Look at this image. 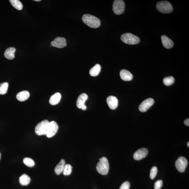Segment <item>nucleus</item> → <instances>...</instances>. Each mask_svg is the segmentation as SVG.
Masks as SVG:
<instances>
[{
	"mask_svg": "<svg viewBox=\"0 0 189 189\" xmlns=\"http://www.w3.org/2000/svg\"><path fill=\"white\" fill-rule=\"evenodd\" d=\"M156 8L161 13H169L173 10V7L169 1H162L159 2L157 4Z\"/></svg>",
	"mask_w": 189,
	"mask_h": 189,
	"instance_id": "obj_5",
	"label": "nucleus"
},
{
	"mask_svg": "<svg viewBox=\"0 0 189 189\" xmlns=\"http://www.w3.org/2000/svg\"><path fill=\"white\" fill-rule=\"evenodd\" d=\"M122 41L127 44L135 45L139 43L140 38L138 36L130 33H125L120 37Z\"/></svg>",
	"mask_w": 189,
	"mask_h": 189,
	"instance_id": "obj_3",
	"label": "nucleus"
},
{
	"mask_svg": "<svg viewBox=\"0 0 189 189\" xmlns=\"http://www.w3.org/2000/svg\"><path fill=\"white\" fill-rule=\"evenodd\" d=\"M154 102L155 101L152 98H148L145 100L140 105L139 111L142 112H146L153 104Z\"/></svg>",
	"mask_w": 189,
	"mask_h": 189,
	"instance_id": "obj_9",
	"label": "nucleus"
},
{
	"mask_svg": "<svg viewBox=\"0 0 189 189\" xmlns=\"http://www.w3.org/2000/svg\"><path fill=\"white\" fill-rule=\"evenodd\" d=\"M99 162L96 166V169L99 174L103 175L108 174L109 169V164L106 158L103 157L99 159Z\"/></svg>",
	"mask_w": 189,
	"mask_h": 189,
	"instance_id": "obj_2",
	"label": "nucleus"
},
{
	"mask_svg": "<svg viewBox=\"0 0 189 189\" xmlns=\"http://www.w3.org/2000/svg\"><path fill=\"white\" fill-rule=\"evenodd\" d=\"M52 46L58 48H63L66 46V40L63 37H57L51 43Z\"/></svg>",
	"mask_w": 189,
	"mask_h": 189,
	"instance_id": "obj_10",
	"label": "nucleus"
},
{
	"mask_svg": "<svg viewBox=\"0 0 189 189\" xmlns=\"http://www.w3.org/2000/svg\"><path fill=\"white\" fill-rule=\"evenodd\" d=\"M34 1H41V0H34Z\"/></svg>",
	"mask_w": 189,
	"mask_h": 189,
	"instance_id": "obj_32",
	"label": "nucleus"
},
{
	"mask_svg": "<svg viewBox=\"0 0 189 189\" xmlns=\"http://www.w3.org/2000/svg\"><path fill=\"white\" fill-rule=\"evenodd\" d=\"M158 172V169L156 166H153L150 169V177L152 179H154L156 176Z\"/></svg>",
	"mask_w": 189,
	"mask_h": 189,
	"instance_id": "obj_27",
	"label": "nucleus"
},
{
	"mask_svg": "<svg viewBox=\"0 0 189 189\" xmlns=\"http://www.w3.org/2000/svg\"><path fill=\"white\" fill-rule=\"evenodd\" d=\"M82 20L84 23L91 28H97L101 25V21L99 18L89 14L83 15Z\"/></svg>",
	"mask_w": 189,
	"mask_h": 189,
	"instance_id": "obj_1",
	"label": "nucleus"
},
{
	"mask_svg": "<svg viewBox=\"0 0 189 189\" xmlns=\"http://www.w3.org/2000/svg\"><path fill=\"white\" fill-rule=\"evenodd\" d=\"M49 123L50 122L46 120L42 121L37 124L35 129L36 134L38 136L46 135Z\"/></svg>",
	"mask_w": 189,
	"mask_h": 189,
	"instance_id": "obj_4",
	"label": "nucleus"
},
{
	"mask_svg": "<svg viewBox=\"0 0 189 189\" xmlns=\"http://www.w3.org/2000/svg\"><path fill=\"white\" fill-rule=\"evenodd\" d=\"M188 164V162L185 157H180L176 161L175 165L176 169L180 172H183L185 170Z\"/></svg>",
	"mask_w": 189,
	"mask_h": 189,
	"instance_id": "obj_7",
	"label": "nucleus"
},
{
	"mask_svg": "<svg viewBox=\"0 0 189 189\" xmlns=\"http://www.w3.org/2000/svg\"><path fill=\"white\" fill-rule=\"evenodd\" d=\"M29 93L27 91H23L18 93L16 96L17 99L20 101L26 100L29 97Z\"/></svg>",
	"mask_w": 189,
	"mask_h": 189,
	"instance_id": "obj_18",
	"label": "nucleus"
},
{
	"mask_svg": "<svg viewBox=\"0 0 189 189\" xmlns=\"http://www.w3.org/2000/svg\"><path fill=\"white\" fill-rule=\"evenodd\" d=\"M161 39L162 45L166 48H171L174 45V43L172 40L167 36L163 35L161 37Z\"/></svg>",
	"mask_w": 189,
	"mask_h": 189,
	"instance_id": "obj_13",
	"label": "nucleus"
},
{
	"mask_svg": "<svg viewBox=\"0 0 189 189\" xmlns=\"http://www.w3.org/2000/svg\"><path fill=\"white\" fill-rule=\"evenodd\" d=\"M31 181V178L27 174H22L19 178V183L23 186H26Z\"/></svg>",
	"mask_w": 189,
	"mask_h": 189,
	"instance_id": "obj_21",
	"label": "nucleus"
},
{
	"mask_svg": "<svg viewBox=\"0 0 189 189\" xmlns=\"http://www.w3.org/2000/svg\"><path fill=\"white\" fill-rule=\"evenodd\" d=\"M107 103L109 107L112 110L115 109L118 106V99L114 96H108L106 99Z\"/></svg>",
	"mask_w": 189,
	"mask_h": 189,
	"instance_id": "obj_12",
	"label": "nucleus"
},
{
	"mask_svg": "<svg viewBox=\"0 0 189 189\" xmlns=\"http://www.w3.org/2000/svg\"><path fill=\"white\" fill-rule=\"evenodd\" d=\"M121 78L125 81H130L132 79L133 75L130 72L126 69H122L120 72Z\"/></svg>",
	"mask_w": 189,
	"mask_h": 189,
	"instance_id": "obj_14",
	"label": "nucleus"
},
{
	"mask_svg": "<svg viewBox=\"0 0 189 189\" xmlns=\"http://www.w3.org/2000/svg\"><path fill=\"white\" fill-rule=\"evenodd\" d=\"M65 161L64 159H62L60 160L59 164L56 166L54 171L56 174L59 175L63 172L65 165Z\"/></svg>",
	"mask_w": 189,
	"mask_h": 189,
	"instance_id": "obj_19",
	"label": "nucleus"
},
{
	"mask_svg": "<svg viewBox=\"0 0 189 189\" xmlns=\"http://www.w3.org/2000/svg\"><path fill=\"white\" fill-rule=\"evenodd\" d=\"M101 70L100 65L99 64H96L94 67L91 68L90 71H89V74L92 76H96L99 74Z\"/></svg>",
	"mask_w": 189,
	"mask_h": 189,
	"instance_id": "obj_20",
	"label": "nucleus"
},
{
	"mask_svg": "<svg viewBox=\"0 0 189 189\" xmlns=\"http://www.w3.org/2000/svg\"><path fill=\"white\" fill-rule=\"evenodd\" d=\"M10 2L14 8L18 10H22L23 5L21 2L19 0H10Z\"/></svg>",
	"mask_w": 189,
	"mask_h": 189,
	"instance_id": "obj_22",
	"label": "nucleus"
},
{
	"mask_svg": "<svg viewBox=\"0 0 189 189\" xmlns=\"http://www.w3.org/2000/svg\"><path fill=\"white\" fill-rule=\"evenodd\" d=\"M88 98V96L85 93L80 94L76 102L77 106L79 108H80L82 106L85 104V101Z\"/></svg>",
	"mask_w": 189,
	"mask_h": 189,
	"instance_id": "obj_16",
	"label": "nucleus"
},
{
	"mask_svg": "<svg viewBox=\"0 0 189 189\" xmlns=\"http://www.w3.org/2000/svg\"><path fill=\"white\" fill-rule=\"evenodd\" d=\"M59 127L55 121H52L49 123L46 135L48 138H51L57 133Z\"/></svg>",
	"mask_w": 189,
	"mask_h": 189,
	"instance_id": "obj_8",
	"label": "nucleus"
},
{
	"mask_svg": "<svg viewBox=\"0 0 189 189\" xmlns=\"http://www.w3.org/2000/svg\"><path fill=\"white\" fill-rule=\"evenodd\" d=\"M148 153V150L147 148H142L136 150L133 157L136 160H139L146 157Z\"/></svg>",
	"mask_w": 189,
	"mask_h": 189,
	"instance_id": "obj_11",
	"label": "nucleus"
},
{
	"mask_svg": "<svg viewBox=\"0 0 189 189\" xmlns=\"http://www.w3.org/2000/svg\"><path fill=\"white\" fill-rule=\"evenodd\" d=\"M187 146L188 147H189V142H188L187 143Z\"/></svg>",
	"mask_w": 189,
	"mask_h": 189,
	"instance_id": "obj_33",
	"label": "nucleus"
},
{
	"mask_svg": "<svg viewBox=\"0 0 189 189\" xmlns=\"http://www.w3.org/2000/svg\"><path fill=\"white\" fill-rule=\"evenodd\" d=\"M163 185V181L162 180H158L155 182L154 185L155 189H160Z\"/></svg>",
	"mask_w": 189,
	"mask_h": 189,
	"instance_id": "obj_28",
	"label": "nucleus"
},
{
	"mask_svg": "<svg viewBox=\"0 0 189 189\" xmlns=\"http://www.w3.org/2000/svg\"><path fill=\"white\" fill-rule=\"evenodd\" d=\"M72 167L71 164H65L62 172L64 176H68L71 174L72 172Z\"/></svg>",
	"mask_w": 189,
	"mask_h": 189,
	"instance_id": "obj_26",
	"label": "nucleus"
},
{
	"mask_svg": "<svg viewBox=\"0 0 189 189\" xmlns=\"http://www.w3.org/2000/svg\"><path fill=\"white\" fill-rule=\"evenodd\" d=\"M61 98V95L59 92H57L51 96L49 102L52 105H57L59 103Z\"/></svg>",
	"mask_w": 189,
	"mask_h": 189,
	"instance_id": "obj_17",
	"label": "nucleus"
},
{
	"mask_svg": "<svg viewBox=\"0 0 189 189\" xmlns=\"http://www.w3.org/2000/svg\"><path fill=\"white\" fill-rule=\"evenodd\" d=\"M125 3L122 0H115L114 1L113 9L116 15H120L123 13L125 9Z\"/></svg>",
	"mask_w": 189,
	"mask_h": 189,
	"instance_id": "obj_6",
	"label": "nucleus"
},
{
	"mask_svg": "<svg viewBox=\"0 0 189 189\" xmlns=\"http://www.w3.org/2000/svg\"><path fill=\"white\" fill-rule=\"evenodd\" d=\"M184 123L185 125L187 126H189V119H187L186 120L184 121Z\"/></svg>",
	"mask_w": 189,
	"mask_h": 189,
	"instance_id": "obj_30",
	"label": "nucleus"
},
{
	"mask_svg": "<svg viewBox=\"0 0 189 189\" xmlns=\"http://www.w3.org/2000/svg\"><path fill=\"white\" fill-rule=\"evenodd\" d=\"M130 186V183L129 181H125L121 186L120 189H129Z\"/></svg>",
	"mask_w": 189,
	"mask_h": 189,
	"instance_id": "obj_29",
	"label": "nucleus"
},
{
	"mask_svg": "<svg viewBox=\"0 0 189 189\" xmlns=\"http://www.w3.org/2000/svg\"><path fill=\"white\" fill-rule=\"evenodd\" d=\"M1 152H0V160H1Z\"/></svg>",
	"mask_w": 189,
	"mask_h": 189,
	"instance_id": "obj_34",
	"label": "nucleus"
},
{
	"mask_svg": "<svg viewBox=\"0 0 189 189\" xmlns=\"http://www.w3.org/2000/svg\"><path fill=\"white\" fill-rule=\"evenodd\" d=\"M8 82H4L0 84V94H6L8 91Z\"/></svg>",
	"mask_w": 189,
	"mask_h": 189,
	"instance_id": "obj_23",
	"label": "nucleus"
},
{
	"mask_svg": "<svg viewBox=\"0 0 189 189\" xmlns=\"http://www.w3.org/2000/svg\"><path fill=\"white\" fill-rule=\"evenodd\" d=\"M24 163L28 167H32L34 166L35 164L34 161L29 158L26 157L23 159Z\"/></svg>",
	"mask_w": 189,
	"mask_h": 189,
	"instance_id": "obj_25",
	"label": "nucleus"
},
{
	"mask_svg": "<svg viewBox=\"0 0 189 189\" xmlns=\"http://www.w3.org/2000/svg\"><path fill=\"white\" fill-rule=\"evenodd\" d=\"M174 78L173 76L166 77L163 79V83L166 86H169L174 83Z\"/></svg>",
	"mask_w": 189,
	"mask_h": 189,
	"instance_id": "obj_24",
	"label": "nucleus"
},
{
	"mask_svg": "<svg viewBox=\"0 0 189 189\" xmlns=\"http://www.w3.org/2000/svg\"><path fill=\"white\" fill-rule=\"evenodd\" d=\"M16 49L13 47H10L7 48L5 51L4 55L7 59L12 60L15 57V52Z\"/></svg>",
	"mask_w": 189,
	"mask_h": 189,
	"instance_id": "obj_15",
	"label": "nucleus"
},
{
	"mask_svg": "<svg viewBox=\"0 0 189 189\" xmlns=\"http://www.w3.org/2000/svg\"><path fill=\"white\" fill-rule=\"evenodd\" d=\"M82 110H85L87 109V106H85V104H84L83 106H82L81 107V108Z\"/></svg>",
	"mask_w": 189,
	"mask_h": 189,
	"instance_id": "obj_31",
	"label": "nucleus"
}]
</instances>
